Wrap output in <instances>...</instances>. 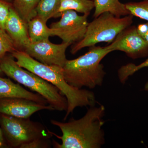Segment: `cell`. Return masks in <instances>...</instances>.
I'll return each mask as SVG.
<instances>
[{
	"mask_svg": "<svg viewBox=\"0 0 148 148\" xmlns=\"http://www.w3.org/2000/svg\"><path fill=\"white\" fill-rule=\"evenodd\" d=\"M12 5L6 1L0 0V28L5 30V24Z\"/></svg>",
	"mask_w": 148,
	"mask_h": 148,
	"instance_id": "44dd1931",
	"label": "cell"
},
{
	"mask_svg": "<svg viewBox=\"0 0 148 148\" xmlns=\"http://www.w3.org/2000/svg\"><path fill=\"white\" fill-rule=\"evenodd\" d=\"M94 8L93 0H61L59 12L73 10L83 14H89Z\"/></svg>",
	"mask_w": 148,
	"mask_h": 148,
	"instance_id": "e0dca14e",
	"label": "cell"
},
{
	"mask_svg": "<svg viewBox=\"0 0 148 148\" xmlns=\"http://www.w3.org/2000/svg\"><path fill=\"white\" fill-rule=\"evenodd\" d=\"M1 60L0 68L7 76L41 95L55 110L67 111V99L57 87L18 66L12 55L4 57Z\"/></svg>",
	"mask_w": 148,
	"mask_h": 148,
	"instance_id": "277c9868",
	"label": "cell"
},
{
	"mask_svg": "<svg viewBox=\"0 0 148 148\" xmlns=\"http://www.w3.org/2000/svg\"><path fill=\"white\" fill-rule=\"evenodd\" d=\"M61 0H40L36 8V16L47 22L53 17H60Z\"/></svg>",
	"mask_w": 148,
	"mask_h": 148,
	"instance_id": "9a60e30c",
	"label": "cell"
},
{
	"mask_svg": "<svg viewBox=\"0 0 148 148\" xmlns=\"http://www.w3.org/2000/svg\"><path fill=\"white\" fill-rule=\"evenodd\" d=\"M130 14L146 20L148 22V0L138 2H129L125 4Z\"/></svg>",
	"mask_w": 148,
	"mask_h": 148,
	"instance_id": "d6986e66",
	"label": "cell"
},
{
	"mask_svg": "<svg viewBox=\"0 0 148 148\" xmlns=\"http://www.w3.org/2000/svg\"><path fill=\"white\" fill-rule=\"evenodd\" d=\"M5 1H7L8 2H11L12 0H5Z\"/></svg>",
	"mask_w": 148,
	"mask_h": 148,
	"instance_id": "484cf974",
	"label": "cell"
},
{
	"mask_svg": "<svg viewBox=\"0 0 148 148\" xmlns=\"http://www.w3.org/2000/svg\"><path fill=\"white\" fill-rule=\"evenodd\" d=\"M3 73L1 69V68H0V75H1L2 74H3Z\"/></svg>",
	"mask_w": 148,
	"mask_h": 148,
	"instance_id": "d4e9b609",
	"label": "cell"
},
{
	"mask_svg": "<svg viewBox=\"0 0 148 148\" xmlns=\"http://www.w3.org/2000/svg\"><path fill=\"white\" fill-rule=\"evenodd\" d=\"M90 47L84 55L67 60L63 67L66 82L76 88L86 87L92 89L103 84L106 72L101 61L112 51L108 46Z\"/></svg>",
	"mask_w": 148,
	"mask_h": 148,
	"instance_id": "3957f363",
	"label": "cell"
},
{
	"mask_svg": "<svg viewBox=\"0 0 148 148\" xmlns=\"http://www.w3.org/2000/svg\"><path fill=\"white\" fill-rule=\"evenodd\" d=\"M16 47L5 30L0 28V59L8 52L12 53L17 50Z\"/></svg>",
	"mask_w": 148,
	"mask_h": 148,
	"instance_id": "ffe728a7",
	"label": "cell"
},
{
	"mask_svg": "<svg viewBox=\"0 0 148 148\" xmlns=\"http://www.w3.org/2000/svg\"><path fill=\"white\" fill-rule=\"evenodd\" d=\"M40 0H13V8L27 24L36 16V8Z\"/></svg>",
	"mask_w": 148,
	"mask_h": 148,
	"instance_id": "2e32d148",
	"label": "cell"
},
{
	"mask_svg": "<svg viewBox=\"0 0 148 148\" xmlns=\"http://www.w3.org/2000/svg\"><path fill=\"white\" fill-rule=\"evenodd\" d=\"M12 56L18 66L50 83L65 96L68 107L64 120L78 107H91L95 105L96 101L93 92L76 88L66 82L62 67L42 64L23 51H15L12 53Z\"/></svg>",
	"mask_w": 148,
	"mask_h": 148,
	"instance_id": "7a4b0ae2",
	"label": "cell"
},
{
	"mask_svg": "<svg viewBox=\"0 0 148 148\" xmlns=\"http://www.w3.org/2000/svg\"><path fill=\"white\" fill-rule=\"evenodd\" d=\"M0 121L3 132L10 144L15 147L21 148L33 140L53 136L52 132L42 124L30 118H18L2 114Z\"/></svg>",
	"mask_w": 148,
	"mask_h": 148,
	"instance_id": "8992f818",
	"label": "cell"
},
{
	"mask_svg": "<svg viewBox=\"0 0 148 148\" xmlns=\"http://www.w3.org/2000/svg\"><path fill=\"white\" fill-rule=\"evenodd\" d=\"M4 145V140L3 134L1 128L0 127V147H2Z\"/></svg>",
	"mask_w": 148,
	"mask_h": 148,
	"instance_id": "cb8c5ba5",
	"label": "cell"
},
{
	"mask_svg": "<svg viewBox=\"0 0 148 148\" xmlns=\"http://www.w3.org/2000/svg\"><path fill=\"white\" fill-rule=\"evenodd\" d=\"M71 44L63 42L55 44L47 39L30 43L23 51L42 64L63 68L67 60L66 50Z\"/></svg>",
	"mask_w": 148,
	"mask_h": 148,
	"instance_id": "ba28073f",
	"label": "cell"
},
{
	"mask_svg": "<svg viewBox=\"0 0 148 148\" xmlns=\"http://www.w3.org/2000/svg\"><path fill=\"white\" fill-rule=\"evenodd\" d=\"M42 110H55L49 105H44L25 98L0 99V113L18 118L28 119L35 113Z\"/></svg>",
	"mask_w": 148,
	"mask_h": 148,
	"instance_id": "30bf717a",
	"label": "cell"
},
{
	"mask_svg": "<svg viewBox=\"0 0 148 148\" xmlns=\"http://www.w3.org/2000/svg\"><path fill=\"white\" fill-rule=\"evenodd\" d=\"M137 32L148 44V22L139 24L137 27Z\"/></svg>",
	"mask_w": 148,
	"mask_h": 148,
	"instance_id": "603a6c76",
	"label": "cell"
},
{
	"mask_svg": "<svg viewBox=\"0 0 148 148\" xmlns=\"http://www.w3.org/2000/svg\"><path fill=\"white\" fill-rule=\"evenodd\" d=\"M105 108L91 106L85 115L79 119H71L68 122L55 120L51 124L60 128L62 136L53 135L62 141L59 144L53 140L52 146L56 148H99L105 143V133L103 129L105 121L103 119Z\"/></svg>",
	"mask_w": 148,
	"mask_h": 148,
	"instance_id": "6da1fadb",
	"label": "cell"
},
{
	"mask_svg": "<svg viewBox=\"0 0 148 148\" xmlns=\"http://www.w3.org/2000/svg\"><path fill=\"white\" fill-rule=\"evenodd\" d=\"M52 146L50 138H42L33 140L21 147V148H49Z\"/></svg>",
	"mask_w": 148,
	"mask_h": 148,
	"instance_id": "7402d4cb",
	"label": "cell"
},
{
	"mask_svg": "<svg viewBox=\"0 0 148 148\" xmlns=\"http://www.w3.org/2000/svg\"><path fill=\"white\" fill-rule=\"evenodd\" d=\"M95 5L93 14L94 18L102 13L109 12L117 17H122L130 14L125 7V4L119 0H93Z\"/></svg>",
	"mask_w": 148,
	"mask_h": 148,
	"instance_id": "4fadbf2b",
	"label": "cell"
},
{
	"mask_svg": "<svg viewBox=\"0 0 148 148\" xmlns=\"http://www.w3.org/2000/svg\"><path fill=\"white\" fill-rule=\"evenodd\" d=\"M5 30L13 41L16 47L24 50L31 43L27 24L12 6L11 7L6 23Z\"/></svg>",
	"mask_w": 148,
	"mask_h": 148,
	"instance_id": "8fae6325",
	"label": "cell"
},
{
	"mask_svg": "<svg viewBox=\"0 0 148 148\" xmlns=\"http://www.w3.org/2000/svg\"><path fill=\"white\" fill-rule=\"evenodd\" d=\"M89 15H79L74 10L64 11L61 13L60 20L51 25V36L59 37L63 42L72 44L79 41L86 32Z\"/></svg>",
	"mask_w": 148,
	"mask_h": 148,
	"instance_id": "52a82bcc",
	"label": "cell"
},
{
	"mask_svg": "<svg viewBox=\"0 0 148 148\" xmlns=\"http://www.w3.org/2000/svg\"><path fill=\"white\" fill-rule=\"evenodd\" d=\"M133 16L129 14L117 17L109 12L101 14L88 23L84 37L73 46L71 52L75 54L85 47L94 46L98 43H111L119 33L131 26Z\"/></svg>",
	"mask_w": 148,
	"mask_h": 148,
	"instance_id": "5b68a950",
	"label": "cell"
},
{
	"mask_svg": "<svg viewBox=\"0 0 148 148\" xmlns=\"http://www.w3.org/2000/svg\"><path fill=\"white\" fill-rule=\"evenodd\" d=\"M111 51H120L130 57L137 58L148 55V44L137 32V27L130 26L119 33L110 44Z\"/></svg>",
	"mask_w": 148,
	"mask_h": 148,
	"instance_id": "9c48e42d",
	"label": "cell"
},
{
	"mask_svg": "<svg viewBox=\"0 0 148 148\" xmlns=\"http://www.w3.org/2000/svg\"><path fill=\"white\" fill-rule=\"evenodd\" d=\"M12 98H25L44 105L48 104L39 94L30 92L9 79L0 77V99Z\"/></svg>",
	"mask_w": 148,
	"mask_h": 148,
	"instance_id": "7c38bea8",
	"label": "cell"
},
{
	"mask_svg": "<svg viewBox=\"0 0 148 148\" xmlns=\"http://www.w3.org/2000/svg\"><path fill=\"white\" fill-rule=\"evenodd\" d=\"M148 67V58L143 63L138 65L129 64L122 66L118 71V76L120 81L125 83L128 77L132 75L140 69ZM145 90L148 91V82L145 86Z\"/></svg>",
	"mask_w": 148,
	"mask_h": 148,
	"instance_id": "ac0fdd59",
	"label": "cell"
},
{
	"mask_svg": "<svg viewBox=\"0 0 148 148\" xmlns=\"http://www.w3.org/2000/svg\"><path fill=\"white\" fill-rule=\"evenodd\" d=\"M46 23L38 16H35L28 22L27 26L31 42L49 39V37L52 36L51 30L47 27Z\"/></svg>",
	"mask_w": 148,
	"mask_h": 148,
	"instance_id": "5bb4252c",
	"label": "cell"
}]
</instances>
